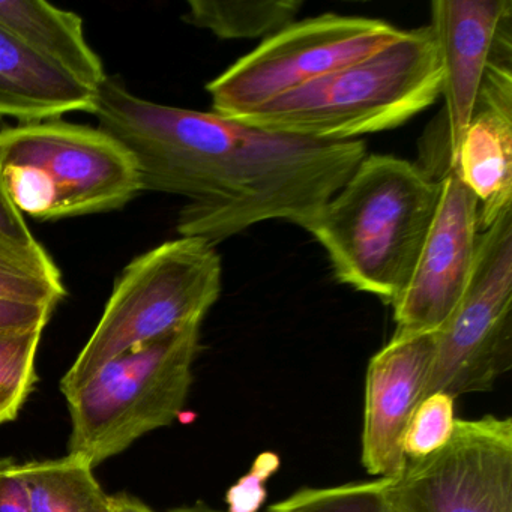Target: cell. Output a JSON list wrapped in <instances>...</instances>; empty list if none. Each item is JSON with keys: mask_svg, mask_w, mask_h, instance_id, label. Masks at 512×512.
I'll return each mask as SVG.
<instances>
[{"mask_svg": "<svg viewBox=\"0 0 512 512\" xmlns=\"http://www.w3.org/2000/svg\"><path fill=\"white\" fill-rule=\"evenodd\" d=\"M0 236L23 247L34 248L41 245L29 230L25 217L20 214L19 209L8 196L2 181H0Z\"/></svg>", "mask_w": 512, "mask_h": 512, "instance_id": "23", "label": "cell"}, {"mask_svg": "<svg viewBox=\"0 0 512 512\" xmlns=\"http://www.w3.org/2000/svg\"><path fill=\"white\" fill-rule=\"evenodd\" d=\"M434 350L436 332L392 337L370 359L365 377L362 464L377 479L397 478L406 467L401 440L424 395Z\"/></svg>", "mask_w": 512, "mask_h": 512, "instance_id": "12", "label": "cell"}, {"mask_svg": "<svg viewBox=\"0 0 512 512\" xmlns=\"http://www.w3.org/2000/svg\"><path fill=\"white\" fill-rule=\"evenodd\" d=\"M430 28L442 62L443 157L448 172L482 88L496 71L512 68L511 0H436Z\"/></svg>", "mask_w": 512, "mask_h": 512, "instance_id": "10", "label": "cell"}, {"mask_svg": "<svg viewBox=\"0 0 512 512\" xmlns=\"http://www.w3.org/2000/svg\"><path fill=\"white\" fill-rule=\"evenodd\" d=\"M301 8L299 0H190L182 20L194 28L212 32L221 40H266L292 25Z\"/></svg>", "mask_w": 512, "mask_h": 512, "instance_id": "17", "label": "cell"}, {"mask_svg": "<svg viewBox=\"0 0 512 512\" xmlns=\"http://www.w3.org/2000/svg\"><path fill=\"white\" fill-rule=\"evenodd\" d=\"M442 62L430 26L287 92L239 121L316 142H352L401 127L436 103Z\"/></svg>", "mask_w": 512, "mask_h": 512, "instance_id": "3", "label": "cell"}, {"mask_svg": "<svg viewBox=\"0 0 512 512\" xmlns=\"http://www.w3.org/2000/svg\"><path fill=\"white\" fill-rule=\"evenodd\" d=\"M221 284L220 256L205 239L181 236L134 259L116 280L88 343L62 377V394L76 391L116 356L202 323Z\"/></svg>", "mask_w": 512, "mask_h": 512, "instance_id": "6", "label": "cell"}, {"mask_svg": "<svg viewBox=\"0 0 512 512\" xmlns=\"http://www.w3.org/2000/svg\"><path fill=\"white\" fill-rule=\"evenodd\" d=\"M391 23L337 14L293 22L206 85L212 112L250 115L269 101L340 70L401 35Z\"/></svg>", "mask_w": 512, "mask_h": 512, "instance_id": "7", "label": "cell"}, {"mask_svg": "<svg viewBox=\"0 0 512 512\" xmlns=\"http://www.w3.org/2000/svg\"><path fill=\"white\" fill-rule=\"evenodd\" d=\"M280 469V457L263 452L251 469L227 491V512H257L266 499V482Z\"/></svg>", "mask_w": 512, "mask_h": 512, "instance_id": "21", "label": "cell"}, {"mask_svg": "<svg viewBox=\"0 0 512 512\" xmlns=\"http://www.w3.org/2000/svg\"><path fill=\"white\" fill-rule=\"evenodd\" d=\"M439 208L400 298L391 305L392 337L434 334L469 287L478 251L479 206L452 170L443 175Z\"/></svg>", "mask_w": 512, "mask_h": 512, "instance_id": "11", "label": "cell"}, {"mask_svg": "<svg viewBox=\"0 0 512 512\" xmlns=\"http://www.w3.org/2000/svg\"><path fill=\"white\" fill-rule=\"evenodd\" d=\"M0 181L20 214L40 221L116 211L142 193L118 140L62 119L0 130Z\"/></svg>", "mask_w": 512, "mask_h": 512, "instance_id": "4", "label": "cell"}, {"mask_svg": "<svg viewBox=\"0 0 512 512\" xmlns=\"http://www.w3.org/2000/svg\"><path fill=\"white\" fill-rule=\"evenodd\" d=\"M32 512H116L104 493L94 467L76 455L58 460L16 463Z\"/></svg>", "mask_w": 512, "mask_h": 512, "instance_id": "16", "label": "cell"}, {"mask_svg": "<svg viewBox=\"0 0 512 512\" xmlns=\"http://www.w3.org/2000/svg\"><path fill=\"white\" fill-rule=\"evenodd\" d=\"M95 91L23 47L0 28V119L26 122L92 113Z\"/></svg>", "mask_w": 512, "mask_h": 512, "instance_id": "14", "label": "cell"}, {"mask_svg": "<svg viewBox=\"0 0 512 512\" xmlns=\"http://www.w3.org/2000/svg\"><path fill=\"white\" fill-rule=\"evenodd\" d=\"M67 296L55 260L40 247H23L0 236V301L56 305Z\"/></svg>", "mask_w": 512, "mask_h": 512, "instance_id": "18", "label": "cell"}, {"mask_svg": "<svg viewBox=\"0 0 512 512\" xmlns=\"http://www.w3.org/2000/svg\"><path fill=\"white\" fill-rule=\"evenodd\" d=\"M455 398L445 392H434L419 401L413 410L401 440L406 463L424 460L445 448L457 425Z\"/></svg>", "mask_w": 512, "mask_h": 512, "instance_id": "20", "label": "cell"}, {"mask_svg": "<svg viewBox=\"0 0 512 512\" xmlns=\"http://www.w3.org/2000/svg\"><path fill=\"white\" fill-rule=\"evenodd\" d=\"M0 512H32L25 488L16 475V461L0 460Z\"/></svg>", "mask_w": 512, "mask_h": 512, "instance_id": "24", "label": "cell"}, {"mask_svg": "<svg viewBox=\"0 0 512 512\" xmlns=\"http://www.w3.org/2000/svg\"><path fill=\"white\" fill-rule=\"evenodd\" d=\"M170 512H218V511H214V509L203 508V506H194V508L173 509V511H170ZM268 512H278V511L274 505V506H272V508L268 509Z\"/></svg>", "mask_w": 512, "mask_h": 512, "instance_id": "25", "label": "cell"}, {"mask_svg": "<svg viewBox=\"0 0 512 512\" xmlns=\"http://www.w3.org/2000/svg\"><path fill=\"white\" fill-rule=\"evenodd\" d=\"M449 170L475 196L481 232L512 209V76L488 80Z\"/></svg>", "mask_w": 512, "mask_h": 512, "instance_id": "13", "label": "cell"}, {"mask_svg": "<svg viewBox=\"0 0 512 512\" xmlns=\"http://www.w3.org/2000/svg\"><path fill=\"white\" fill-rule=\"evenodd\" d=\"M200 326L191 323L116 356L68 394V454L97 467L172 425L190 394Z\"/></svg>", "mask_w": 512, "mask_h": 512, "instance_id": "5", "label": "cell"}, {"mask_svg": "<svg viewBox=\"0 0 512 512\" xmlns=\"http://www.w3.org/2000/svg\"><path fill=\"white\" fill-rule=\"evenodd\" d=\"M55 308L49 305L22 304L0 301V329L47 326Z\"/></svg>", "mask_w": 512, "mask_h": 512, "instance_id": "22", "label": "cell"}, {"mask_svg": "<svg viewBox=\"0 0 512 512\" xmlns=\"http://www.w3.org/2000/svg\"><path fill=\"white\" fill-rule=\"evenodd\" d=\"M442 181L392 155H365L307 230L341 284L392 305L439 208Z\"/></svg>", "mask_w": 512, "mask_h": 512, "instance_id": "2", "label": "cell"}, {"mask_svg": "<svg viewBox=\"0 0 512 512\" xmlns=\"http://www.w3.org/2000/svg\"><path fill=\"white\" fill-rule=\"evenodd\" d=\"M91 115L130 152L142 191L188 200L179 236L214 247L269 220L310 229L367 155L362 140L316 142L152 103L113 77L95 91Z\"/></svg>", "mask_w": 512, "mask_h": 512, "instance_id": "1", "label": "cell"}, {"mask_svg": "<svg viewBox=\"0 0 512 512\" xmlns=\"http://www.w3.org/2000/svg\"><path fill=\"white\" fill-rule=\"evenodd\" d=\"M0 28L92 91L109 77L86 41L82 17L76 13L43 0H0Z\"/></svg>", "mask_w": 512, "mask_h": 512, "instance_id": "15", "label": "cell"}, {"mask_svg": "<svg viewBox=\"0 0 512 512\" xmlns=\"http://www.w3.org/2000/svg\"><path fill=\"white\" fill-rule=\"evenodd\" d=\"M386 512H512V419H458L445 448L383 482Z\"/></svg>", "mask_w": 512, "mask_h": 512, "instance_id": "9", "label": "cell"}, {"mask_svg": "<svg viewBox=\"0 0 512 512\" xmlns=\"http://www.w3.org/2000/svg\"><path fill=\"white\" fill-rule=\"evenodd\" d=\"M512 364V209L481 232L469 287L436 332L424 400L487 392Z\"/></svg>", "mask_w": 512, "mask_h": 512, "instance_id": "8", "label": "cell"}, {"mask_svg": "<svg viewBox=\"0 0 512 512\" xmlns=\"http://www.w3.org/2000/svg\"><path fill=\"white\" fill-rule=\"evenodd\" d=\"M44 328L0 329V425L14 421L34 391Z\"/></svg>", "mask_w": 512, "mask_h": 512, "instance_id": "19", "label": "cell"}]
</instances>
